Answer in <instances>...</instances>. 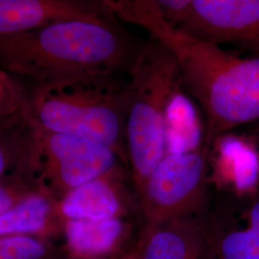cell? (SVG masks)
Instances as JSON below:
<instances>
[{
  "mask_svg": "<svg viewBox=\"0 0 259 259\" xmlns=\"http://www.w3.org/2000/svg\"><path fill=\"white\" fill-rule=\"evenodd\" d=\"M115 19L148 31L173 54L182 87L205 116V151L232 129L259 120V57L242 59L167 22L155 0H104Z\"/></svg>",
  "mask_w": 259,
  "mask_h": 259,
  "instance_id": "6da1fadb",
  "label": "cell"
},
{
  "mask_svg": "<svg viewBox=\"0 0 259 259\" xmlns=\"http://www.w3.org/2000/svg\"><path fill=\"white\" fill-rule=\"evenodd\" d=\"M140 47L116 22L65 21L0 37V67L35 84L108 79L130 72Z\"/></svg>",
  "mask_w": 259,
  "mask_h": 259,
  "instance_id": "7a4b0ae2",
  "label": "cell"
},
{
  "mask_svg": "<svg viewBox=\"0 0 259 259\" xmlns=\"http://www.w3.org/2000/svg\"><path fill=\"white\" fill-rule=\"evenodd\" d=\"M114 78L35 84L29 93V114L56 133L103 144L129 168L126 122L131 102L129 83Z\"/></svg>",
  "mask_w": 259,
  "mask_h": 259,
  "instance_id": "3957f363",
  "label": "cell"
},
{
  "mask_svg": "<svg viewBox=\"0 0 259 259\" xmlns=\"http://www.w3.org/2000/svg\"><path fill=\"white\" fill-rule=\"evenodd\" d=\"M129 73L126 146L131 176L139 193L166 155L167 109L182 90V81L176 59L153 37L140 47Z\"/></svg>",
  "mask_w": 259,
  "mask_h": 259,
  "instance_id": "277c9868",
  "label": "cell"
},
{
  "mask_svg": "<svg viewBox=\"0 0 259 259\" xmlns=\"http://www.w3.org/2000/svg\"><path fill=\"white\" fill-rule=\"evenodd\" d=\"M31 119L32 139L21 176L56 202L80 185L123 165L109 147L46 129Z\"/></svg>",
  "mask_w": 259,
  "mask_h": 259,
  "instance_id": "5b68a950",
  "label": "cell"
},
{
  "mask_svg": "<svg viewBox=\"0 0 259 259\" xmlns=\"http://www.w3.org/2000/svg\"><path fill=\"white\" fill-rule=\"evenodd\" d=\"M207 152L166 154L139 192L147 224L206 212Z\"/></svg>",
  "mask_w": 259,
  "mask_h": 259,
  "instance_id": "8992f818",
  "label": "cell"
},
{
  "mask_svg": "<svg viewBox=\"0 0 259 259\" xmlns=\"http://www.w3.org/2000/svg\"><path fill=\"white\" fill-rule=\"evenodd\" d=\"M175 27L206 42L238 46L259 57V0H191Z\"/></svg>",
  "mask_w": 259,
  "mask_h": 259,
  "instance_id": "52a82bcc",
  "label": "cell"
},
{
  "mask_svg": "<svg viewBox=\"0 0 259 259\" xmlns=\"http://www.w3.org/2000/svg\"><path fill=\"white\" fill-rule=\"evenodd\" d=\"M139 259H215L212 218L206 212L146 224Z\"/></svg>",
  "mask_w": 259,
  "mask_h": 259,
  "instance_id": "ba28073f",
  "label": "cell"
},
{
  "mask_svg": "<svg viewBox=\"0 0 259 259\" xmlns=\"http://www.w3.org/2000/svg\"><path fill=\"white\" fill-rule=\"evenodd\" d=\"M103 1L0 0V37L24 34L65 21L116 22Z\"/></svg>",
  "mask_w": 259,
  "mask_h": 259,
  "instance_id": "9c48e42d",
  "label": "cell"
},
{
  "mask_svg": "<svg viewBox=\"0 0 259 259\" xmlns=\"http://www.w3.org/2000/svg\"><path fill=\"white\" fill-rule=\"evenodd\" d=\"M124 168L123 165L116 167L80 185L58 202L63 220L124 218L131 205Z\"/></svg>",
  "mask_w": 259,
  "mask_h": 259,
  "instance_id": "30bf717a",
  "label": "cell"
},
{
  "mask_svg": "<svg viewBox=\"0 0 259 259\" xmlns=\"http://www.w3.org/2000/svg\"><path fill=\"white\" fill-rule=\"evenodd\" d=\"M132 226L124 218L67 220L62 240L68 256L99 259L120 255L129 239Z\"/></svg>",
  "mask_w": 259,
  "mask_h": 259,
  "instance_id": "8fae6325",
  "label": "cell"
},
{
  "mask_svg": "<svg viewBox=\"0 0 259 259\" xmlns=\"http://www.w3.org/2000/svg\"><path fill=\"white\" fill-rule=\"evenodd\" d=\"M64 224L58 202L37 191L0 215V237L37 235L62 239Z\"/></svg>",
  "mask_w": 259,
  "mask_h": 259,
  "instance_id": "7c38bea8",
  "label": "cell"
},
{
  "mask_svg": "<svg viewBox=\"0 0 259 259\" xmlns=\"http://www.w3.org/2000/svg\"><path fill=\"white\" fill-rule=\"evenodd\" d=\"M234 220L213 219L215 259H259V190Z\"/></svg>",
  "mask_w": 259,
  "mask_h": 259,
  "instance_id": "4fadbf2b",
  "label": "cell"
},
{
  "mask_svg": "<svg viewBox=\"0 0 259 259\" xmlns=\"http://www.w3.org/2000/svg\"><path fill=\"white\" fill-rule=\"evenodd\" d=\"M202 147L198 112L182 90L173 96L166 112V154L192 152Z\"/></svg>",
  "mask_w": 259,
  "mask_h": 259,
  "instance_id": "5bb4252c",
  "label": "cell"
},
{
  "mask_svg": "<svg viewBox=\"0 0 259 259\" xmlns=\"http://www.w3.org/2000/svg\"><path fill=\"white\" fill-rule=\"evenodd\" d=\"M31 139L29 111L0 120V181L12 175L21 176Z\"/></svg>",
  "mask_w": 259,
  "mask_h": 259,
  "instance_id": "9a60e30c",
  "label": "cell"
},
{
  "mask_svg": "<svg viewBox=\"0 0 259 259\" xmlns=\"http://www.w3.org/2000/svg\"><path fill=\"white\" fill-rule=\"evenodd\" d=\"M67 256L62 239L37 235L0 237V259H65Z\"/></svg>",
  "mask_w": 259,
  "mask_h": 259,
  "instance_id": "2e32d148",
  "label": "cell"
},
{
  "mask_svg": "<svg viewBox=\"0 0 259 259\" xmlns=\"http://www.w3.org/2000/svg\"><path fill=\"white\" fill-rule=\"evenodd\" d=\"M29 111V93L0 67V120Z\"/></svg>",
  "mask_w": 259,
  "mask_h": 259,
  "instance_id": "e0dca14e",
  "label": "cell"
},
{
  "mask_svg": "<svg viewBox=\"0 0 259 259\" xmlns=\"http://www.w3.org/2000/svg\"><path fill=\"white\" fill-rule=\"evenodd\" d=\"M37 190L20 175H12L0 181V215L28 195Z\"/></svg>",
  "mask_w": 259,
  "mask_h": 259,
  "instance_id": "ac0fdd59",
  "label": "cell"
},
{
  "mask_svg": "<svg viewBox=\"0 0 259 259\" xmlns=\"http://www.w3.org/2000/svg\"><path fill=\"white\" fill-rule=\"evenodd\" d=\"M117 259H139V252L137 250V247H133L129 251L121 254L120 256Z\"/></svg>",
  "mask_w": 259,
  "mask_h": 259,
  "instance_id": "d6986e66",
  "label": "cell"
},
{
  "mask_svg": "<svg viewBox=\"0 0 259 259\" xmlns=\"http://www.w3.org/2000/svg\"><path fill=\"white\" fill-rule=\"evenodd\" d=\"M120 255H116V256H111V257H105V258H99V259H117ZM65 259H80L75 258V257H71V256H67Z\"/></svg>",
  "mask_w": 259,
  "mask_h": 259,
  "instance_id": "ffe728a7",
  "label": "cell"
},
{
  "mask_svg": "<svg viewBox=\"0 0 259 259\" xmlns=\"http://www.w3.org/2000/svg\"><path fill=\"white\" fill-rule=\"evenodd\" d=\"M257 142H258V146H259V131H258V133H257Z\"/></svg>",
  "mask_w": 259,
  "mask_h": 259,
  "instance_id": "44dd1931",
  "label": "cell"
}]
</instances>
